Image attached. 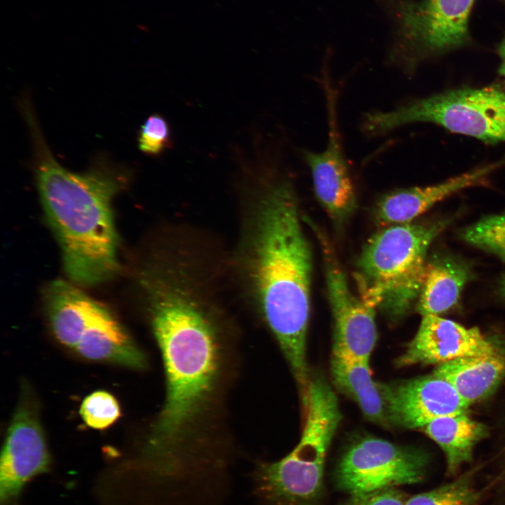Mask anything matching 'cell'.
Listing matches in <instances>:
<instances>
[{"label": "cell", "instance_id": "5bb4252c", "mask_svg": "<svg viewBox=\"0 0 505 505\" xmlns=\"http://www.w3.org/2000/svg\"><path fill=\"white\" fill-rule=\"evenodd\" d=\"M504 163L502 160L487 164L435 185L398 189L388 192L377 203L375 218L384 226L411 222L450 195L464 189L484 184L488 175Z\"/></svg>", "mask_w": 505, "mask_h": 505}, {"label": "cell", "instance_id": "ba28073f", "mask_svg": "<svg viewBox=\"0 0 505 505\" xmlns=\"http://www.w3.org/2000/svg\"><path fill=\"white\" fill-rule=\"evenodd\" d=\"M429 455L424 450L375 437H364L344 452L335 471L339 489L350 494L420 483Z\"/></svg>", "mask_w": 505, "mask_h": 505}, {"label": "cell", "instance_id": "603a6c76", "mask_svg": "<svg viewBox=\"0 0 505 505\" xmlns=\"http://www.w3.org/2000/svg\"><path fill=\"white\" fill-rule=\"evenodd\" d=\"M80 415L88 426L103 429L112 425L119 417L120 408L112 394L97 391L83 400Z\"/></svg>", "mask_w": 505, "mask_h": 505}, {"label": "cell", "instance_id": "4fadbf2b", "mask_svg": "<svg viewBox=\"0 0 505 505\" xmlns=\"http://www.w3.org/2000/svg\"><path fill=\"white\" fill-rule=\"evenodd\" d=\"M501 352L476 328H467L438 315L422 316L414 338L396 360L397 367L441 364L457 358L487 356Z\"/></svg>", "mask_w": 505, "mask_h": 505}, {"label": "cell", "instance_id": "277c9868", "mask_svg": "<svg viewBox=\"0 0 505 505\" xmlns=\"http://www.w3.org/2000/svg\"><path fill=\"white\" fill-rule=\"evenodd\" d=\"M302 400L304 420L297 446L254 471L255 493L266 505H318L321 498L326 453L342 414L333 389L320 375L309 377Z\"/></svg>", "mask_w": 505, "mask_h": 505}, {"label": "cell", "instance_id": "8fae6325", "mask_svg": "<svg viewBox=\"0 0 505 505\" xmlns=\"http://www.w3.org/2000/svg\"><path fill=\"white\" fill-rule=\"evenodd\" d=\"M379 386L391 426L423 428L437 418L466 413L470 405L451 384L432 373Z\"/></svg>", "mask_w": 505, "mask_h": 505}, {"label": "cell", "instance_id": "d6986e66", "mask_svg": "<svg viewBox=\"0 0 505 505\" xmlns=\"http://www.w3.org/2000/svg\"><path fill=\"white\" fill-rule=\"evenodd\" d=\"M471 271L461 261L447 255L427 260L426 275L417 302V311L422 316L438 315L452 308L470 280Z\"/></svg>", "mask_w": 505, "mask_h": 505}, {"label": "cell", "instance_id": "6da1fadb", "mask_svg": "<svg viewBox=\"0 0 505 505\" xmlns=\"http://www.w3.org/2000/svg\"><path fill=\"white\" fill-rule=\"evenodd\" d=\"M210 286L193 274L174 271L142 288L166 384L142 455L145 465L161 474H177L201 457L220 431L234 349Z\"/></svg>", "mask_w": 505, "mask_h": 505}, {"label": "cell", "instance_id": "484cf974", "mask_svg": "<svg viewBox=\"0 0 505 505\" xmlns=\"http://www.w3.org/2000/svg\"><path fill=\"white\" fill-rule=\"evenodd\" d=\"M498 51L501 59L499 74L505 81V37L501 42L498 48Z\"/></svg>", "mask_w": 505, "mask_h": 505}, {"label": "cell", "instance_id": "cb8c5ba5", "mask_svg": "<svg viewBox=\"0 0 505 505\" xmlns=\"http://www.w3.org/2000/svg\"><path fill=\"white\" fill-rule=\"evenodd\" d=\"M140 152L147 156H156L173 146L170 126L159 114L150 115L140 127L137 137Z\"/></svg>", "mask_w": 505, "mask_h": 505}, {"label": "cell", "instance_id": "d4e9b609", "mask_svg": "<svg viewBox=\"0 0 505 505\" xmlns=\"http://www.w3.org/2000/svg\"><path fill=\"white\" fill-rule=\"evenodd\" d=\"M406 498L396 487L351 494L342 505H405Z\"/></svg>", "mask_w": 505, "mask_h": 505}, {"label": "cell", "instance_id": "3957f363", "mask_svg": "<svg viewBox=\"0 0 505 505\" xmlns=\"http://www.w3.org/2000/svg\"><path fill=\"white\" fill-rule=\"evenodd\" d=\"M34 147L41 203L62 252L69 278L80 284L107 281L119 270L118 236L112 202L127 173L100 159L88 171L67 170L55 159L32 107L23 109Z\"/></svg>", "mask_w": 505, "mask_h": 505}, {"label": "cell", "instance_id": "4316f807", "mask_svg": "<svg viewBox=\"0 0 505 505\" xmlns=\"http://www.w3.org/2000/svg\"><path fill=\"white\" fill-rule=\"evenodd\" d=\"M499 292L501 297L505 299V274L499 281Z\"/></svg>", "mask_w": 505, "mask_h": 505}, {"label": "cell", "instance_id": "8992f818", "mask_svg": "<svg viewBox=\"0 0 505 505\" xmlns=\"http://www.w3.org/2000/svg\"><path fill=\"white\" fill-rule=\"evenodd\" d=\"M426 122L489 144L505 143V91L494 86L463 88L415 100L387 112L367 113L370 135L407 124Z\"/></svg>", "mask_w": 505, "mask_h": 505}, {"label": "cell", "instance_id": "7a4b0ae2", "mask_svg": "<svg viewBox=\"0 0 505 505\" xmlns=\"http://www.w3.org/2000/svg\"><path fill=\"white\" fill-rule=\"evenodd\" d=\"M243 202L236 264L255 308L275 337L299 388L306 357L312 252L293 184L263 160L243 169Z\"/></svg>", "mask_w": 505, "mask_h": 505}, {"label": "cell", "instance_id": "e0dca14e", "mask_svg": "<svg viewBox=\"0 0 505 505\" xmlns=\"http://www.w3.org/2000/svg\"><path fill=\"white\" fill-rule=\"evenodd\" d=\"M330 372L335 386L354 400L368 419L382 426H391L368 361L332 351Z\"/></svg>", "mask_w": 505, "mask_h": 505}, {"label": "cell", "instance_id": "ac0fdd59", "mask_svg": "<svg viewBox=\"0 0 505 505\" xmlns=\"http://www.w3.org/2000/svg\"><path fill=\"white\" fill-rule=\"evenodd\" d=\"M433 375L451 384L469 405L488 396L505 376V356L462 357L437 365Z\"/></svg>", "mask_w": 505, "mask_h": 505}, {"label": "cell", "instance_id": "9a60e30c", "mask_svg": "<svg viewBox=\"0 0 505 505\" xmlns=\"http://www.w3.org/2000/svg\"><path fill=\"white\" fill-rule=\"evenodd\" d=\"M83 357L133 368H143L146 360L122 325L110 311L99 304L74 348Z\"/></svg>", "mask_w": 505, "mask_h": 505}, {"label": "cell", "instance_id": "7c38bea8", "mask_svg": "<svg viewBox=\"0 0 505 505\" xmlns=\"http://www.w3.org/2000/svg\"><path fill=\"white\" fill-rule=\"evenodd\" d=\"M328 137L321 152L302 150L308 165L314 191L330 218L342 225L352 215L357 206L354 184L339 135L336 119L335 95L327 88Z\"/></svg>", "mask_w": 505, "mask_h": 505}, {"label": "cell", "instance_id": "44dd1931", "mask_svg": "<svg viewBox=\"0 0 505 505\" xmlns=\"http://www.w3.org/2000/svg\"><path fill=\"white\" fill-rule=\"evenodd\" d=\"M477 466L447 483L406 499L405 505H478L481 490Z\"/></svg>", "mask_w": 505, "mask_h": 505}, {"label": "cell", "instance_id": "5b68a950", "mask_svg": "<svg viewBox=\"0 0 505 505\" xmlns=\"http://www.w3.org/2000/svg\"><path fill=\"white\" fill-rule=\"evenodd\" d=\"M449 223L394 224L373 234L356 264L360 296L389 320L403 318L420 295L429 248Z\"/></svg>", "mask_w": 505, "mask_h": 505}, {"label": "cell", "instance_id": "30bf717a", "mask_svg": "<svg viewBox=\"0 0 505 505\" xmlns=\"http://www.w3.org/2000/svg\"><path fill=\"white\" fill-rule=\"evenodd\" d=\"M50 456L33 404L22 402L8 427L0 468L1 505L16 503L24 485L48 470Z\"/></svg>", "mask_w": 505, "mask_h": 505}, {"label": "cell", "instance_id": "52a82bcc", "mask_svg": "<svg viewBox=\"0 0 505 505\" xmlns=\"http://www.w3.org/2000/svg\"><path fill=\"white\" fill-rule=\"evenodd\" d=\"M475 0H384L393 22L389 61L410 72L423 60L465 46Z\"/></svg>", "mask_w": 505, "mask_h": 505}, {"label": "cell", "instance_id": "9c48e42d", "mask_svg": "<svg viewBox=\"0 0 505 505\" xmlns=\"http://www.w3.org/2000/svg\"><path fill=\"white\" fill-rule=\"evenodd\" d=\"M305 220L321 246L333 319L332 351L369 361L377 337L376 308L352 292L330 241L310 219Z\"/></svg>", "mask_w": 505, "mask_h": 505}, {"label": "cell", "instance_id": "ffe728a7", "mask_svg": "<svg viewBox=\"0 0 505 505\" xmlns=\"http://www.w3.org/2000/svg\"><path fill=\"white\" fill-rule=\"evenodd\" d=\"M423 428L443 451L449 477H455L461 467L472 460L475 446L487 433L485 426L467 412L437 418Z\"/></svg>", "mask_w": 505, "mask_h": 505}, {"label": "cell", "instance_id": "7402d4cb", "mask_svg": "<svg viewBox=\"0 0 505 505\" xmlns=\"http://www.w3.org/2000/svg\"><path fill=\"white\" fill-rule=\"evenodd\" d=\"M466 243L505 262V213L483 217L460 231Z\"/></svg>", "mask_w": 505, "mask_h": 505}, {"label": "cell", "instance_id": "2e32d148", "mask_svg": "<svg viewBox=\"0 0 505 505\" xmlns=\"http://www.w3.org/2000/svg\"><path fill=\"white\" fill-rule=\"evenodd\" d=\"M45 299L55 337L63 345L74 349L100 302L63 280L49 284Z\"/></svg>", "mask_w": 505, "mask_h": 505}]
</instances>
